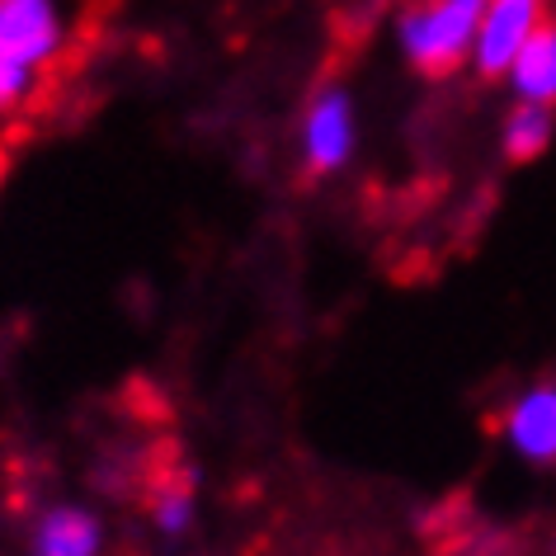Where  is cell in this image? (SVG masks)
Segmentation results:
<instances>
[{
  "label": "cell",
  "mask_w": 556,
  "mask_h": 556,
  "mask_svg": "<svg viewBox=\"0 0 556 556\" xmlns=\"http://www.w3.org/2000/svg\"><path fill=\"white\" fill-rule=\"evenodd\" d=\"M491 0H420L401 15V48L425 76H448L471 52Z\"/></svg>",
  "instance_id": "1"
},
{
  "label": "cell",
  "mask_w": 556,
  "mask_h": 556,
  "mask_svg": "<svg viewBox=\"0 0 556 556\" xmlns=\"http://www.w3.org/2000/svg\"><path fill=\"white\" fill-rule=\"evenodd\" d=\"M58 34L52 0H0V104L29 90L34 62L58 48Z\"/></svg>",
  "instance_id": "2"
},
{
  "label": "cell",
  "mask_w": 556,
  "mask_h": 556,
  "mask_svg": "<svg viewBox=\"0 0 556 556\" xmlns=\"http://www.w3.org/2000/svg\"><path fill=\"white\" fill-rule=\"evenodd\" d=\"M542 24V0H491L477 29V66L481 76H500L505 66H514L519 48L528 43Z\"/></svg>",
  "instance_id": "3"
},
{
  "label": "cell",
  "mask_w": 556,
  "mask_h": 556,
  "mask_svg": "<svg viewBox=\"0 0 556 556\" xmlns=\"http://www.w3.org/2000/svg\"><path fill=\"white\" fill-rule=\"evenodd\" d=\"M509 443H514V453H523L538 467L556 463V382H542L514 401Z\"/></svg>",
  "instance_id": "4"
},
{
  "label": "cell",
  "mask_w": 556,
  "mask_h": 556,
  "mask_svg": "<svg viewBox=\"0 0 556 556\" xmlns=\"http://www.w3.org/2000/svg\"><path fill=\"white\" fill-rule=\"evenodd\" d=\"M354 151V114H350V94L330 90L312 104L307 118V156L316 170H340Z\"/></svg>",
  "instance_id": "5"
},
{
  "label": "cell",
  "mask_w": 556,
  "mask_h": 556,
  "mask_svg": "<svg viewBox=\"0 0 556 556\" xmlns=\"http://www.w3.org/2000/svg\"><path fill=\"white\" fill-rule=\"evenodd\" d=\"M100 552V523L76 505H58L38 519L34 556H94Z\"/></svg>",
  "instance_id": "6"
},
{
  "label": "cell",
  "mask_w": 556,
  "mask_h": 556,
  "mask_svg": "<svg viewBox=\"0 0 556 556\" xmlns=\"http://www.w3.org/2000/svg\"><path fill=\"white\" fill-rule=\"evenodd\" d=\"M514 86L533 104H556V24H538L514 58Z\"/></svg>",
  "instance_id": "7"
},
{
  "label": "cell",
  "mask_w": 556,
  "mask_h": 556,
  "mask_svg": "<svg viewBox=\"0 0 556 556\" xmlns=\"http://www.w3.org/2000/svg\"><path fill=\"white\" fill-rule=\"evenodd\" d=\"M552 128H556L552 104H533V100H523V104L505 118V156H509L514 165L538 161L542 151L552 147Z\"/></svg>",
  "instance_id": "8"
},
{
  "label": "cell",
  "mask_w": 556,
  "mask_h": 556,
  "mask_svg": "<svg viewBox=\"0 0 556 556\" xmlns=\"http://www.w3.org/2000/svg\"><path fill=\"white\" fill-rule=\"evenodd\" d=\"M193 519V485L189 477H175V481H165L161 485V495H156V523L165 528V533H185Z\"/></svg>",
  "instance_id": "9"
}]
</instances>
